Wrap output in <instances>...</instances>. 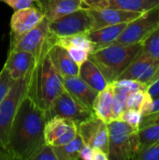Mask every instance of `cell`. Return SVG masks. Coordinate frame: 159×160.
I'll use <instances>...</instances> for the list:
<instances>
[{
  "mask_svg": "<svg viewBox=\"0 0 159 160\" xmlns=\"http://www.w3.org/2000/svg\"><path fill=\"white\" fill-rule=\"evenodd\" d=\"M45 112L37 105L33 94L27 91L22 98L9 133L7 160H30L45 143Z\"/></svg>",
  "mask_w": 159,
  "mask_h": 160,
  "instance_id": "obj_1",
  "label": "cell"
},
{
  "mask_svg": "<svg viewBox=\"0 0 159 160\" xmlns=\"http://www.w3.org/2000/svg\"><path fill=\"white\" fill-rule=\"evenodd\" d=\"M49 50L43 52L37 59L28 86L36 102L44 112L64 90L63 77L52 63Z\"/></svg>",
  "mask_w": 159,
  "mask_h": 160,
  "instance_id": "obj_2",
  "label": "cell"
},
{
  "mask_svg": "<svg viewBox=\"0 0 159 160\" xmlns=\"http://www.w3.org/2000/svg\"><path fill=\"white\" fill-rule=\"evenodd\" d=\"M142 50V43L121 44L114 42L93 52L88 58L98 67L107 82L112 83L118 80Z\"/></svg>",
  "mask_w": 159,
  "mask_h": 160,
  "instance_id": "obj_3",
  "label": "cell"
},
{
  "mask_svg": "<svg viewBox=\"0 0 159 160\" xmlns=\"http://www.w3.org/2000/svg\"><path fill=\"white\" fill-rule=\"evenodd\" d=\"M109 131V160H132L139 152L138 129L120 119L107 124Z\"/></svg>",
  "mask_w": 159,
  "mask_h": 160,
  "instance_id": "obj_4",
  "label": "cell"
},
{
  "mask_svg": "<svg viewBox=\"0 0 159 160\" xmlns=\"http://www.w3.org/2000/svg\"><path fill=\"white\" fill-rule=\"evenodd\" d=\"M31 76L32 74L25 79L15 81L0 103V160H7V146L11 126L18 106L29 86Z\"/></svg>",
  "mask_w": 159,
  "mask_h": 160,
  "instance_id": "obj_5",
  "label": "cell"
},
{
  "mask_svg": "<svg viewBox=\"0 0 159 160\" xmlns=\"http://www.w3.org/2000/svg\"><path fill=\"white\" fill-rule=\"evenodd\" d=\"M57 38L49 29V21L44 19L31 30L20 35L10 36L8 51H23L34 54L37 59L40 54L49 50L55 42Z\"/></svg>",
  "mask_w": 159,
  "mask_h": 160,
  "instance_id": "obj_6",
  "label": "cell"
},
{
  "mask_svg": "<svg viewBox=\"0 0 159 160\" xmlns=\"http://www.w3.org/2000/svg\"><path fill=\"white\" fill-rule=\"evenodd\" d=\"M49 29L56 38L86 35L93 30V18L88 8H81L49 22Z\"/></svg>",
  "mask_w": 159,
  "mask_h": 160,
  "instance_id": "obj_7",
  "label": "cell"
},
{
  "mask_svg": "<svg viewBox=\"0 0 159 160\" xmlns=\"http://www.w3.org/2000/svg\"><path fill=\"white\" fill-rule=\"evenodd\" d=\"M46 119L59 116L74 122L77 126L82 121L91 117L94 113L92 109L74 98L65 88L54 98L49 109L45 112Z\"/></svg>",
  "mask_w": 159,
  "mask_h": 160,
  "instance_id": "obj_8",
  "label": "cell"
},
{
  "mask_svg": "<svg viewBox=\"0 0 159 160\" xmlns=\"http://www.w3.org/2000/svg\"><path fill=\"white\" fill-rule=\"evenodd\" d=\"M159 25V8L142 13L127 23L115 42L121 44L142 43Z\"/></svg>",
  "mask_w": 159,
  "mask_h": 160,
  "instance_id": "obj_9",
  "label": "cell"
},
{
  "mask_svg": "<svg viewBox=\"0 0 159 160\" xmlns=\"http://www.w3.org/2000/svg\"><path fill=\"white\" fill-rule=\"evenodd\" d=\"M159 78V61L153 59L144 52H142L133 59L118 80H135L146 87Z\"/></svg>",
  "mask_w": 159,
  "mask_h": 160,
  "instance_id": "obj_10",
  "label": "cell"
},
{
  "mask_svg": "<svg viewBox=\"0 0 159 160\" xmlns=\"http://www.w3.org/2000/svg\"><path fill=\"white\" fill-rule=\"evenodd\" d=\"M78 134L84 144L108 154L109 131L105 122L93 114L78 125Z\"/></svg>",
  "mask_w": 159,
  "mask_h": 160,
  "instance_id": "obj_11",
  "label": "cell"
},
{
  "mask_svg": "<svg viewBox=\"0 0 159 160\" xmlns=\"http://www.w3.org/2000/svg\"><path fill=\"white\" fill-rule=\"evenodd\" d=\"M37 57L28 52L8 51L4 68L14 81L29 77L35 68Z\"/></svg>",
  "mask_w": 159,
  "mask_h": 160,
  "instance_id": "obj_12",
  "label": "cell"
},
{
  "mask_svg": "<svg viewBox=\"0 0 159 160\" xmlns=\"http://www.w3.org/2000/svg\"><path fill=\"white\" fill-rule=\"evenodd\" d=\"M89 11L93 18V30L108 25L127 23L143 13L113 8H89Z\"/></svg>",
  "mask_w": 159,
  "mask_h": 160,
  "instance_id": "obj_13",
  "label": "cell"
},
{
  "mask_svg": "<svg viewBox=\"0 0 159 160\" xmlns=\"http://www.w3.org/2000/svg\"><path fill=\"white\" fill-rule=\"evenodd\" d=\"M83 2L89 8H113L138 12L159 8V0H83Z\"/></svg>",
  "mask_w": 159,
  "mask_h": 160,
  "instance_id": "obj_14",
  "label": "cell"
},
{
  "mask_svg": "<svg viewBox=\"0 0 159 160\" xmlns=\"http://www.w3.org/2000/svg\"><path fill=\"white\" fill-rule=\"evenodd\" d=\"M43 19V13L36 6L15 10L10 20V36H20L31 30Z\"/></svg>",
  "mask_w": 159,
  "mask_h": 160,
  "instance_id": "obj_15",
  "label": "cell"
},
{
  "mask_svg": "<svg viewBox=\"0 0 159 160\" xmlns=\"http://www.w3.org/2000/svg\"><path fill=\"white\" fill-rule=\"evenodd\" d=\"M36 7L49 22L81 8H87L83 0H37Z\"/></svg>",
  "mask_w": 159,
  "mask_h": 160,
  "instance_id": "obj_16",
  "label": "cell"
},
{
  "mask_svg": "<svg viewBox=\"0 0 159 160\" xmlns=\"http://www.w3.org/2000/svg\"><path fill=\"white\" fill-rule=\"evenodd\" d=\"M64 88L78 101L82 103L89 109H92L95 98L97 92L91 88L86 82H84L79 76L64 77L63 78Z\"/></svg>",
  "mask_w": 159,
  "mask_h": 160,
  "instance_id": "obj_17",
  "label": "cell"
},
{
  "mask_svg": "<svg viewBox=\"0 0 159 160\" xmlns=\"http://www.w3.org/2000/svg\"><path fill=\"white\" fill-rule=\"evenodd\" d=\"M49 55L54 68L63 78L79 75L80 66L72 60L66 48L54 43L49 50Z\"/></svg>",
  "mask_w": 159,
  "mask_h": 160,
  "instance_id": "obj_18",
  "label": "cell"
},
{
  "mask_svg": "<svg viewBox=\"0 0 159 160\" xmlns=\"http://www.w3.org/2000/svg\"><path fill=\"white\" fill-rule=\"evenodd\" d=\"M114 88L112 83H109L106 88L98 92L94 100L92 110L97 117L101 119L106 124L113 120L112 102H113Z\"/></svg>",
  "mask_w": 159,
  "mask_h": 160,
  "instance_id": "obj_19",
  "label": "cell"
},
{
  "mask_svg": "<svg viewBox=\"0 0 159 160\" xmlns=\"http://www.w3.org/2000/svg\"><path fill=\"white\" fill-rule=\"evenodd\" d=\"M126 25L127 23L108 25L92 30L86 35L94 44L95 51H97L98 49L104 48L108 45L114 43L123 32V30L125 29Z\"/></svg>",
  "mask_w": 159,
  "mask_h": 160,
  "instance_id": "obj_20",
  "label": "cell"
},
{
  "mask_svg": "<svg viewBox=\"0 0 159 160\" xmlns=\"http://www.w3.org/2000/svg\"><path fill=\"white\" fill-rule=\"evenodd\" d=\"M78 76L97 93L109 84L101 70L89 58L80 66Z\"/></svg>",
  "mask_w": 159,
  "mask_h": 160,
  "instance_id": "obj_21",
  "label": "cell"
},
{
  "mask_svg": "<svg viewBox=\"0 0 159 160\" xmlns=\"http://www.w3.org/2000/svg\"><path fill=\"white\" fill-rule=\"evenodd\" d=\"M74 124L75 123L72 122L71 120L59 116H54L50 118L49 120L46 121L44 127L45 142L52 146L53 142Z\"/></svg>",
  "mask_w": 159,
  "mask_h": 160,
  "instance_id": "obj_22",
  "label": "cell"
},
{
  "mask_svg": "<svg viewBox=\"0 0 159 160\" xmlns=\"http://www.w3.org/2000/svg\"><path fill=\"white\" fill-rule=\"evenodd\" d=\"M152 101L153 99L147 93L146 89H138L128 94L126 102V109L141 111L144 115L149 113Z\"/></svg>",
  "mask_w": 159,
  "mask_h": 160,
  "instance_id": "obj_23",
  "label": "cell"
},
{
  "mask_svg": "<svg viewBox=\"0 0 159 160\" xmlns=\"http://www.w3.org/2000/svg\"><path fill=\"white\" fill-rule=\"evenodd\" d=\"M83 142L78 134L70 142L61 145L53 146L57 160H78L80 159V150Z\"/></svg>",
  "mask_w": 159,
  "mask_h": 160,
  "instance_id": "obj_24",
  "label": "cell"
},
{
  "mask_svg": "<svg viewBox=\"0 0 159 160\" xmlns=\"http://www.w3.org/2000/svg\"><path fill=\"white\" fill-rule=\"evenodd\" d=\"M56 44L68 49V48H81L87 51L89 53H92L95 51L94 44L89 39L87 35L80 34V35H73L64 38H57Z\"/></svg>",
  "mask_w": 159,
  "mask_h": 160,
  "instance_id": "obj_25",
  "label": "cell"
},
{
  "mask_svg": "<svg viewBox=\"0 0 159 160\" xmlns=\"http://www.w3.org/2000/svg\"><path fill=\"white\" fill-rule=\"evenodd\" d=\"M138 137L140 142L139 152L159 142V123L140 128L138 129Z\"/></svg>",
  "mask_w": 159,
  "mask_h": 160,
  "instance_id": "obj_26",
  "label": "cell"
},
{
  "mask_svg": "<svg viewBox=\"0 0 159 160\" xmlns=\"http://www.w3.org/2000/svg\"><path fill=\"white\" fill-rule=\"evenodd\" d=\"M112 84L114 88L113 102H112V114H113V119H119L120 115L126 110L127 98L130 92L125 87L117 84L116 82H112Z\"/></svg>",
  "mask_w": 159,
  "mask_h": 160,
  "instance_id": "obj_27",
  "label": "cell"
},
{
  "mask_svg": "<svg viewBox=\"0 0 159 160\" xmlns=\"http://www.w3.org/2000/svg\"><path fill=\"white\" fill-rule=\"evenodd\" d=\"M142 52L159 61V25L142 42Z\"/></svg>",
  "mask_w": 159,
  "mask_h": 160,
  "instance_id": "obj_28",
  "label": "cell"
},
{
  "mask_svg": "<svg viewBox=\"0 0 159 160\" xmlns=\"http://www.w3.org/2000/svg\"><path fill=\"white\" fill-rule=\"evenodd\" d=\"M143 113L141 111L137 110H131V109H126L123 113L120 115L119 119L129 125L130 127L139 129L142 120Z\"/></svg>",
  "mask_w": 159,
  "mask_h": 160,
  "instance_id": "obj_29",
  "label": "cell"
},
{
  "mask_svg": "<svg viewBox=\"0 0 159 160\" xmlns=\"http://www.w3.org/2000/svg\"><path fill=\"white\" fill-rule=\"evenodd\" d=\"M14 82L15 81L11 78L8 71L3 67L0 71V103L10 90Z\"/></svg>",
  "mask_w": 159,
  "mask_h": 160,
  "instance_id": "obj_30",
  "label": "cell"
},
{
  "mask_svg": "<svg viewBox=\"0 0 159 160\" xmlns=\"http://www.w3.org/2000/svg\"><path fill=\"white\" fill-rule=\"evenodd\" d=\"M30 160H57L53 146L44 143L31 158Z\"/></svg>",
  "mask_w": 159,
  "mask_h": 160,
  "instance_id": "obj_31",
  "label": "cell"
},
{
  "mask_svg": "<svg viewBox=\"0 0 159 160\" xmlns=\"http://www.w3.org/2000/svg\"><path fill=\"white\" fill-rule=\"evenodd\" d=\"M134 160H159V142L140 151Z\"/></svg>",
  "mask_w": 159,
  "mask_h": 160,
  "instance_id": "obj_32",
  "label": "cell"
},
{
  "mask_svg": "<svg viewBox=\"0 0 159 160\" xmlns=\"http://www.w3.org/2000/svg\"><path fill=\"white\" fill-rule=\"evenodd\" d=\"M78 135V126L76 124L72 125L62 136H60L52 144V146H61L70 142Z\"/></svg>",
  "mask_w": 159,
  "mask_h": 160,
  "instance_id": "obj_33",
  "label": "cell"
},
{
  "mask_svg": "<svg viewBox=\"0 0 159 160\" xmlns=\"http://www.w3.org/2000/svg\"><path fill=\"white\" fill-rule=\"evenodd\" d=\"M67 50L72 60L79 66H81L83 62H85L90 54L87 51L81 48H68Z\"/></svg>",
  "mask_w": 159,
  "mask_h": 160,
  "instance_id": "obj_34",
  "label": "cell"
},
{
  "mask_svg": "<svg viewBox=\"0 0 159 160\" xmlns=\"http://www.w3.org/2000/svg\"><path fill=\"white\" fill-rule=\"evenodd\" d=\"M0 1L8 5L14 10H19L22 8L36 6L37 0H0Z\"/></svg>",
  "mask_w": 159,
  "mask_h": 160,
  "instance_id": "obj_35",
  "label": "cell"
},
{
  "mask_svg": "<svg viewBox=\"0 0 159 160\" xmlns=\"http://www.w3.org/2000/svg\"><path fill=\"white\" fill-rule=\"evenodd\" d=\"M154 123H159V112L144 114L142 116V120L140 128H142V127H145L147 125H151Z\"/></svg>",
  "mask_w": 159,
  "mask_h": 160,
  "instance_id": "obj_36",
  "label": "cell"
},
{
  "mask_svg": "<svg viewBox=\"0 0 159 160\" xmlns=\"http://www.w3.org/2000/svg\"><path fill=\"white\" fill-rule=\"evenodd\" d=\"M95 149L87 144H82L80 150V159L82 160H93Z\"/></svg>",
  "mask_w": 159,
  "mask_h": 160,
  "instance_id": "obj_37",
  "label": "cell"
},
{
  "mask_svg": "<svg viewBox=\"0 0 159 160\" xmlns=\"http://www.w3.org/2000/svg\"><path fill=\"white\" fill-rule=\"evenodd\" d=\"M146 91L149 94V96L152 98V99L159 97V78H157L156 81H154L146 87Z\"/></svg>",
  "mask_w": 159,
  "mask_h": 160,
  "instance_id": "obj_38",
  "label": "cell"
},
{
  "mask_svg": "<svg viewBox=\"0 0 159 160\" xmlns=\"http://www.w3.org/2000/svg\"><path fill=\"white\" fill-rule=\"evenodd\" d=\"M93 160H109V157L107 153L98 149H95Z\"/></svg>",
  "mask_w": 159,
  "mask_h": 160,
  "instance_id": "obj_39",
  "label": "cell"
},
{
  "mask_svg": "<svg viewBox=\"0 0 159 160\" xmlns=\"http://www.w3.org/2000/svg\"><path fill=\"white\" fill-rule=\"evenodd\" d=\"M156 112H159V97H157V98H156L153 99L149 113ZM147 114H148V113H147Z\"/></svg>",
  "mask_w": 159,
  "mask_h": 160,
  "instance_id": "obj_40",
  "label": "cell"
}]
</instances>
